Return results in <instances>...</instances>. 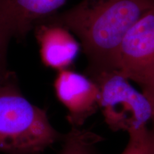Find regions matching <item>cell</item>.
I'll return each instance as SVG.
<instances>
[{
  "instance_id": "9",
  "label": "cell",
  "mask_w": 154,
  "mask_h": 154,
  "mask_svg": "<svg viewBox=\"0 0 154 154\" xmlns=\"http://www.w3.org/2000/svg\"><path fill=\"white\" fill-rule=\"evenodd\" d=\"M128 134L129 140L121 154H153V141L148 127Z\"/></svg>"
},
{
  "instance_id": "4",
  "label": "cell",
  "mask_w": 154,
  "mask_h": 154,
  "mask_svg": "<svg viewBox=\"0 0 154 154\" xmlns=\"http://www.w3.org/2000/svg\"><path fill=\"white\" fill-rule=\"evenodd\" d=\"M116 70L139 85L154 73V7L140 17L123 38Z\"/></svg>"
},
{
  "instance_id": "1",
  "label": "cell",
  "mask_w": 154,
  "mask_h": 154,
  "mask_svg": "<svg viewBox=\"0 0 154 154\" xmlns=\"http://www.w3.org/2000/svg\"><path fill=\"white\" fill-rule=\"evenodd\" d=\"M153 7L154 0H82L45 20L63 25L79 38L90 75L116 70L117 52L123 38Z\"/></svg>"
},
{
  "instance_id": "2",
  "label": "cell",
  "mask_w": 154,
  "mask_h": 154,
  "mask_svg": "<svg viewBox=\"0 0 154 154\" xmlns=\"http://www.w3.org/2000/svg\"><path fill=\"white\" fill-rule=\"evenodd\" d=\"M63 136L47 110L23 95L17 74L8 67L0 69V153L39 154Z\"/></svg>"
},
{
  "instance_id": "6",
  "label": "cell",
  "mask_w": 154,
  "mask_h": 154,
  "mask_svg": "<svg viewBox=\"0 0 154 154\" xmlns=\"http://www.w3.org/2000/svg\"><path fill=\"white\" fill-rule=\"evenodd\" d=\"M67 0H0V36L23 41L34 26L58 12Z\"/></svg>"
},
{
  "instance_id": "8",
  "label": "cell",
  "mask_w": 154,
  "mask_h": 154,
  "mask_svg": "<svg viewBox=\"0 0 154 154\" xmlns=\"http://www.w3.org/2000/svg\"><path fill=\"white\" fill-rule=\"evenodd\" d=\"M103 138L91 131L72 127L63 135L62 147L59 154H96V145Z\"/></svg>"
},
{
  "instance_id": "5",
  "label": "cell",
  "mask_w": 154,
  "mask_h": 154,
  "mask_svg": "<svg viewBox=\"0 0 154 154\" xmlns=\"http://www.w3.org/2000/svg\"><path fill=\"white\" fill-rule=\"evenodd\" d=\"M57 99L66 109L72 127L81 128L99 109V88L90 76L72 69L59 71L54 82Z\"/></svg>"
},
{
  "instance_id": "12",
  "label": "cell",
  "mask_w": 154,
  "mask_h": 154,
  "mask_svg": "<svg viewBox=\"0 0 154 154\" xmlns=\"http://www.w3.org/2000/svg\"><path fill=\"white\" fill-rule=\"evenodd\" d=\"M151 123L152 124L151 128H150V133H151V136L152 138V141H153V154H154V116L152 119Z\"/></svg>"
},
{
  "instance_id": "3",
  "label": "cell",
  "mask_w": 154,
  "mask_h": 154,
  "mask_svg": "<svg viewBox=\"0 0 154 154\" xmlns=\"http://www.w3.org/2000/svg\"><path fill=\"white\" fill-rule=\"evenodd\" d=\"M99 88V109L113 131L128 133L148 127L154 116V105L117 70L90 74Z\"/></svg>"
},
{
  "instance_id": "7",
  "label": "cell",
  "mask_w": 154,
  "mask_h": 154,
  "mask_svg": "<svg viewBox=\"0 0 154 154\" xmlns=\"http://www.w3.org/2000/svg\"><path fill=\"white\" fill-rule=\"evenodd\" d=\"M33 32L44 66L57 72L69 69L80 51V44L72 32L63 25L48 20L36 24Z\"/></svg>"
},
{
  "instance_id": "10",
  "label": "cell",
  "mask_w": 154,
  "mask_h": 154,
  "mask_svg": "<svg viewBox=\"0 0 154 154\" xmlns=\"http://www.w3.org/2000/svg\"><path fill=\"white\" fill-rule=\"evenodd\" d=\"M142 92L146 94L154 105V73L140 84Z\"/></svg>"
},
{
  "instance_id": "11",
  "label": "cell",
  "mask_w": 154,
  "mask_h": 154,
  "mask_svg": "<svg viewBox=\"0 0 154 154\" xmlns=\"http://www.w3.org/2000/svg\"><path fill=\"white\" fill-rule=\"evenodd\" d=\"M9 42L0 36V69L7 68V51Z\"/></svg>"
}]
</instances>
